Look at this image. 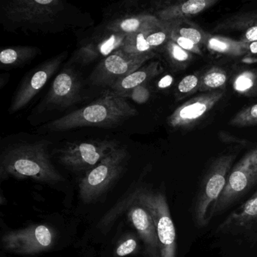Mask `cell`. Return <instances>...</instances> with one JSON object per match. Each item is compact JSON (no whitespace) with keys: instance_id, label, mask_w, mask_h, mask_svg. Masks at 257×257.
<instances>
[{"instance_id":"1","label":"cell","mask_w":257,"mask_h":257,"mask_svg":"<svg viewBox=\"0 0 257 257\" xmlns=\"http://www.w3.org/2000/svg\"><path fill=\"white\" fill-rule=\"evenodd\" d=\"M138 112L125 97L106 90L98 99L86 106L54 120L46 126L53 132L82 127H112L135 116Z\"/></svg>"},{"instance_id":"2","label":"cell","mask_w":257,"mask_h":257,"mask_svg":"<svg viewBox=\"0 0 257 257\" xmlns=\"http://www.w3.org/2000/svg\"><path fill=\"white\" fill-rule=\"evenodd\" d=\"M47 147L48 143L38 141L33 144H17L7 149L1 157V178H29L51 183L64 180L52 165Z\"/></svg>"},{"instance_id":"3","label":"cell","mask_w":257,"mask_h":257,"mask_svg":"<svg viewBox=\"0 0 257 257\" xmlns=\"http://www.w3.org/2000/svg\"><path fill=\"white\" fill-rule=\"evenodd\" d=\"M236 156L225 154L216 158L200 185L194 203L193 216L198 227H204L213 216L216 203L223 192Z\"/></svg>"},{"instance_id":"4","label":"cell","mask_w":257,"mask_h":257,"mask_svg":"<svg viewBox=\"0 0 257 257\" xmlns=\"http://www.w3.org/2000/svg\"><path fill=\"white\" fill-rule=\"evenodd\" d=\"M134 204L145 207L153 217L157 231L161 257H176L177 235L165 195L147 189L137 191L132 195Z\"/></svg>"},{"instance_id":"5","label":"cell","mask_w":257,"mask_h":257,"mask_svg":"<svg viewBox=\"0 0 257 257\" xmlns=\"http://www.w3.org/2000/svg\"><path fill=\"white\" fill-rule=\"evenodd\" d=\"M127 156V150L118 147L85 174L79 185L84 203L93 202L107 191L124 171Z\"/></svg>"},{"instance_id":"6","label":"cell","mask_w":257,"mask_h":257,"mask_svg":"<svg viewBox=\"0 0 257 257\" xmlns=\"http://www.w3.org/2000/svg\"><path fill=\"white\" fill-rule=\"evenodd\" d=\"M256 183L257 146L231 168L225 189L216 203L213 216L231 207Z\"/></svg>"},{"instance_id":"7","label":"cell","mask_w":257,"mask_h":257,"mask_svg":"<svg viewBox=\"0 0 257 257\" xmlns=\"http://www.w3.org/2000/svg\"><path fill=\"white\" fill-rule=\"evenodd\" d=\"M119 147L110 140H97L68 144L59 151V160L73 171L88 172Z\"/></svg>"},{"instance_id":"8","label":"cell","mask_w":257,"mask_h":257,"mask_svg":"<svg viewBox=\"0 0 257 257\" xmlns=\"http://www.w3.org/2000/svg\"><path fill=\"white\" fill-rule=\"evenodd\" d=\"M153 56V52L136 55L126 53L122 49H118L101 60L90 76V82L96 86L110 88L115 82L142 67Z\"/></svg>"},{"instance_id":"9","label":"cell","mask_w":257,"mask_h":257,"mask_svg":"<svg viewBox=\"0 0 257 257\" xmlns=\"http://www.w3.org/2000/svg\"><path fill=\"white\" fill-rule=\"evenodd\" d=\"M56 232L47 225H33L8 231L3 236L6 250L20 255H34L49 250L55 244Z\"/></svg>"},{"instance_id":"10","label":"cell","mask_w":257,"mask_h":257,"mask_svg":"<svg viewBox=\"0 0 257 257\" xmlns=\"http://www.w3.org/2000/svg\"><path fill=\"white\" fill-rule=\"evenodd\" d=\"M64 10L59 0H14L4 7L6 17L14 23H49Z\"/></svg>"},{"instance_id":"11","label":"cell","mask_w":257,"mask_h":257,"mask_svg":"<svg viewBox=\"0 0 257 257\" xmlns=\"http://www.w3.org/2000/svg\"><path fill=\"white\" fill-rule=\"evenodd\" d=\"M64 56L65 55L61 54L48 60L27 76L12 102L10 106L11 113L21 110L40 92L59 68Z\"/></svg>"},{"instance_id":"12","label":"cell","mask_w":257,"mask_h":257,"mask_svg":"<svg viewBox=\"0 0 257 257\" xmlns=\"http://www.w3.org/2000/svg\"><path fill=\"white\" fill-rule=\"evenodd\" d=\"M221 90L197 96L177 107L168 117V124L173 128H186L205 116L223 97Z\"/></svg>"},{"instance_id":"13","label":"cell","mask_w":257,"mask_h":257,"mask_svg":"<svg viewBox=\"0 0 257 257\" xmlns=\"http://www.w3.org/2000/svg\"><path fill=\"white\" fill-rule=\"evenodd\" d=\"M80 81L76 72L65 69L55 77L46 103L57 107H68L80 100Z\"/></svg>"},{"instance_id":"14","label":"cell","mask_w":257,"mask_h":257,"mask_svg":"<svg viewBox=\"0 0 257 257\" xmlns=\"http://www.w3.org/2000/svg\"><path fill=\"white\" fill-rule=\"evenodd\" d=\"M221 234H240L257 231V197L252 196L233 210L218 226Z\"/></svg>"},{"instance_id":"15","label":"cell","mask_w":257,"mask_h":257,"mask_svg":"<svg viewBox=\"0 0 257 257\" xmlns=\"http://www.w3.org/2000/svg\"><path fill=\"white\" fill-rule=\"evenodd\" d=\"M127 34L109 32L107 35L96 39L78 50L75 59L82 64H88L96 60H102L121 49Z\"/></svg>"},{"instance_id":"16","label":"cell","mask_w":257,"mask_h":257,"mask_svg":"<svg viewBox=\"0 0 257 257\" xmlns=\"http://www.w3.org/2000/svg\"><path fill=\"white\" fill-rule=\"evenodd\" d=\"M127 216L144 240L150 257H161L157 231L150 212L143 206L134 204L131 205Z\"/></svg>"},{"instance_id":"17","label":"cell","mask_w":257,"mask_h":257,"mask_svg":"<svg viewBox=\"0 0 257 257\" xmlns=\"http://www.w3.org/2000/svg\"><path fill=\"white\" fill-rule=\"evenodd\" d=\"M217 0H189L168 6L159 10L157 18L164 22L189 19L217 4Z\"/></svg>"},{"instance_id":"18","label":"cell","mask_w":257,"mask_h":257,"mask_svg":"<svg viewBox=\"0 0 257 257\" xmlns=\"http://www.w3.org/2000/svg\"><path fill=\"white\" fill-rule=\"evenodd\" d=\"M162 71V68L159 61L150 63L147 65L142 66L133 73L121 78L111 87L110 89L115 94L125 97L135 88L153 79Z\"/></svg>"},{"instance_id":"19","label":"cell","mask_w":257,"mask_h":257,"mask_svg":"<svg viewBox=\"0 0 257 257\" xmlns=\"http://www.w3.org/2000/svg\"><path fill=\"white\" fill-rule=\"evenodd\" d=\"M161 22L162 21L152 15H138L116 19L107 25V30L109 32L129 35L159 25Z\"/></svg>"},{"instance_id":"20","label":"cell","mask_w":257,"mask_h":257,"mask_svg":"<svg viewBox=\"0 0 257 257\" xmlns=\"http://www.w3.org/2000/svg\"><path fill=\"white\" fill-rule=\"evenodd\" d=\"M204 45L211 52L229 56H241L248 52L246 43L219 36L207 34Z\"/></svg>"},{"instance_id":"21","label":"cell","mask_w":257,"mask_h":257,"mask_svg":"<svg viewBox=\"0 0 257 257\" xmlns=\"http://www.w3.org/2000/svg\"><path fill=\"white\" fill-rule=\"evenodd\" d=\"M164 23L170 32L174 33L180 37L188 39L198 46H200L205 43L207 34L189 19L172 21Z\"/></svg>"},{"instance_id":"22","label":"cell","mask_w":257,"mask_h":257,"mask_svg":"<svg viewBox=\"0 0 257 257\" xmlns=\"http://www.w3.org/2000/svg\"><path fill=\"white\" fill-rule=\"evenodd\" d=\"M37 52V48L32 46L7 48L0 53V62L3 65L18 67L34 59Z\"/></svg>"},{"instance_id":"23","label":"cell","mask_w":257,"mask_h":257,"mask_svg":"<svg viewBox=\"0 0 257 257\" xmlns=\"http://www.w3.org/2000/svg\"><path fill=\"white\" fill-rule=\"evenodd\" d=\"M227 81L225 71L219 68H212L200 79L198 90L202 91H214L223 86Z\"/></svg>"},{"instance_id":"24","label":"cell","mask_w":257,"mask_h":257,"mask_svg":"<svg viewBox=\"0 0 257 257\" xmlns=\"http://www.w3.org/2000/svg\"><path fill=\"white\" fill-rule=\"evenodd\" d=\"M234 127H244L257 124V103L248 106L237 112L230 121Z\"/></svg>"},{"instance_id":"25","label":"cell","mask_w":257,"mask_h":257,"mask_svg":"<svg viewBox=\"0 0 257 257\" xmlns=\"http://www.w3.org/2000/svg\"><path fill=\"white\" fill-rule=\"evenodd\" d=\"M166 52L170 59L175 64L187 62L192 58L190 52L182 49L171 40H168L166 43Z\"/></svg>"},{"instance_id":"26","label":"cell","mask_w":257,"mask_h":257,"mask_svg":"<svg viewBox=\"0 0 257 257\" xmlns=\"http://www.w3.org/2000/svg\"><path fill=\"white\" fill-rule=\"evenodd\" d=\"M200 79L196 75H189L183 78L177 86V91L180 94H188L198 89Z\"/></svg>"},{"instance_id":"27","label":"cell","mask_w":257,"mask_h":257,"mask_svg":"<svg viewBox=\"0 0 257 257\" xmlns=\"http://www.w3.org/2000/svg\"><path fill=\"white\" fill-rule=\"evenodd\" d=\"M170 40H172L174 43H177L179 46H180L182 49L190 52V53L196 54L198 55H201L202 54L199 46L195 44L191 40L180 37V36H178L174 33L170 32Z\"/></svg>"},{"instance_id":"28","label":"cell","mask_w":257,"mask_h":257,"mask_svg":"<svg viewBox=\"0 0 257 257\" xmlns=\"http://www.w3.org/2000/svg\"><path fill=\"white\" fill-rule=\"evenodd\" d=\"M137 247H138V242L135 239H127L118 245V247L115 249V254L118 256H125L135 252Z\"/></svg>"},{"instance_id":"29","label":"cell","mask_w":257,"mask_h":257,"mask_svg":"<svg viewBox=\"0 0 257 257\" xmlns=\"http://www.w3.org/2000/svg\"><path fill=\"white\" fill-rule=\"evenodd\" d=\"M253 85V79L251 73H244L237 77L234 82V88L237 91H244L249 90Z\"/></svg>"},{"instance_id":"30","label":"cell","mask_w":257,"mask_h":257,"mask_svg":"<svg viewBox=\"0 0 257 257\" xmlns=\"http://www.w3.org/2000/svg\"><path fill=\"white\" fill-rule=\"evenodd\" d=\"M240 41L246 44L257 41V22L245 31L244 35Z\"/></svg>"},{"instance_id":"31","label":"cell","mask_w":257,"mask_h":257,"mask_svg":"<svg viewBox=\"0 0 257 257\" xmlns=\"http://www.w3.org/2000/svg\"><path fill=\"white\" fill-rule=\"evenodd\" d=\"M173 77L171 76H166L162 78L159 82V87L161 88H165L167 87L170 86L172 83Z\"/></svg>"},{"instance_id":"32","label":"cell","mask_w":257,"mask_h":257,"mask_svg":"<svg viewBox=\"0 0 257 257\" xmlns=\"http://www.w3.org/2000/svg\"><path fill=\"white\" fill-rule=\"evenodd\" d=\"M247 50L254 55H257V41L247 44Z\"/></svg>"},{"instance_id":"33","label":"cell","mask_w":257,"mask_h":257,"mask_svg":"<svg viewBox=\"0 0 257 257\" xmlns=\"http://www.w3.org/2000/svg\"><path fill=\"white\" fill-rule=\"evenodd\" d=\"M252 196L257 197V191H255V192H254L253 195H252Z\"/></svg>"}]
</instances>
